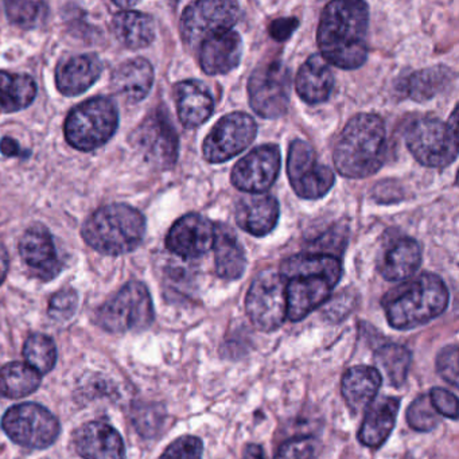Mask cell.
<instances>
[{"label": "cell", "instance_id": "obj_14", "mask_svg": "<svg viewBox=\"0 0 459 459\" xmlns=\"http://www.w3.org/2000/svg\"><path fill=\"white\" fill-rule=\"evenodd\" d=\"M255 120L244 112H233L221 117L204 142V157L208 162L221 163L232 160L247 149L256 136Z\"/></svg>", "mask_w": 459, "mask_h": 459}, {"label": "cell", "instance_id": "obj_46", "mask_svg": "<svg viewBox=\"0 0 459 459\" xmlns=\"http://www.w3.org/2000/svg\"><path fill=\"white\" fill-rule=\"evenodd\" d=\"M243 459H267V454L263 450L262 446L248 445L244 450Z\"/></svg>", "mask_w": 459, "mask_h": 459}, {"label": "cell", "instance_id": "obj_32", "mask_svg": "<svg viewBox=\"0 0 459 459\" xmlns=\"http://www.w3.org/2000/svg\"><path fill=\"white\" fill-rule=\"evenodd\" d=\"M36 95L37 85L31 77L0 72V111H21L33 103Z\"/></svg>", "mask_w": 459, "mask_h": 459}, {"label": "cell", "instance_id": "obj_36", "mask_svg": "<svg viewBox=\"0 0 459 459\" xmlns=\"http://www.w3.org/2000/svg\"><path fill=\"white\" fill-rule=\"evenodd\" d=\"M6 13L7 17L14 25L30 29L45 22L48 15V6L42 2L13 0V2H7Z\"/></svg>", "mask_w": 459, "mask_h": 459}, {"label": "cell", "instance_id": "obj_8", "mask_svg": "<svg viewBox=\"0 0 459 459\" xmlns=\"http://www.w3.org/2000/svg\"><path fill=\"white\" fill-rule=\"evenodd\" d=\"M154 321V305L149 290L141 281L126 284L98 311V324L109 333L144 330Z\"/></svg>", "mask_w": 459, "mask_h": 459}, {"label": "cell", "instance_id": "obj_12", "mask_svg": "<svg viewBox=\"0 0 459 459\" xmlns=\"http://www.w3.org/2000/svg\"><path fill=\"white\" fill-rule=\"evenodd\" d=\"M287 174L294 192L305 200L324 197L335 181L332 169L319 163L313 147L300 139L290 146Z\"/></svg>", "mask_w": 459, "mask_h": 459}, {"label": "cell", "instance_id": "obj_28", "mask_svg": "<svg viewBox=\"0 0 459 459\" xmlns=\"http://www.w3.org/2000/svg\"><path fill=\"white\" fill-rule=\"evenodd\" d=\"M154 82V69L144 58H134L115 72L112 87L131 103L143 100Z\"/></svg>", "mask_w": 459, "mask_h": 459}, {"label": "cell", "instance_id": "obj_4", "mask_svg": "<svg viewBox=\"0 0 459 459\" xmlns=\"http://www.w3.org/2000/svg\"><path fill=\"white\" fill-rule=\"evenodd\" d=\"M448 299L447 287L439 276L421 273L392 289L383 298V307L392 327L410 330L439 316Z\"/></svg>", "mask_w": 459, "mask_h": 459}, {"label": "cell", "instance_id": "obj_5", "mask_svg": "<svg viewBox=\"0 0 459 459\" xmlns=\"http://www.w3.org/2000/svg\"><path fill=\"white\" fill-rule=\"evenodd\" d=\"M146 233V220L136 209L123 204L103 206L82 227V238L104 255L128 254L138 248Z\"/></svg>", "mask_w": 459, "mask_h": 459}, {"label": "cell", "instance_id": "obj_21", "mask_svg": "<svg viewBox=\"0 0 459 459\" xmlns=\"http://www.w3.org/2000/svg\"><path fill=\"white\" fill-rule=\"evenodd\" d=\"M236 222L249 235L263 238L278 224L279 204L268 195H246L238 200L235 211Z\"/></svg>", "mask_w": 459, "mask_h": 459}, {"label": "cell", "instance_id": "obj_20", "mask_svg": "<svg viewBox=\"0 0 459 459\" xmlns=\"http://www.w3.org/2000/svg\"><path fill=\"white\" fill-rule=\"evenodd\" d=\"M243 56V39L235 30L217 34L200 47V64L211 76L227 74L238 68Z\"/></svg>", "mask_w": 459, "mask_h": 459}, {"label": "cell", "instance_id": "obj_16", "mask_svg": "<svg viewBox=\"0 0 459 459\" xmlns=\"http://www.w3.org/2000/svg\"><path fill=\"white\" fill-rule=\"evenodd\" d=\"M281 152L275 144H263L241 158L232 170L233 186L247 195H263L278 178Z\"/></svg>", "mask_w": 459, "mask_h": 459}, {"label": "cell", "instance_id": "obj_42", "mask_svg": "<svg viewBox=\"0 0 459 459\" xmlns=\"http://www.w3.org/2000/svg\"><path fill=\"white\" fill-rule=\"evenodd\" d=\"M437 370L443 380L451 385H458V348L456 345L446 346L437 357Z\"/></svg>", "mask_w": 459, "mask_h": 459}, {"label": "cell", "instance_id": "obj_33", "mask_svg": "<svg viewBox=\"0 0 459 459\" xmlns=\"http://www.w3.org/2000/svg\"><path fill=\"white\" fill-rule=\"evenodd\" d=\"M453 79V74L446 66H434L411 74L404 82V92L418 103L431 100L442 92Z\"/></svg>", "mask_w": 459, "mask_h": 459}, {"label": "cell", "instance_id": "obj_38", "mask_svg": "<svg viewBox=\"0 0 459 459\" xmlns=\"http://www.w3.org/2000/svg\"><path fill=\"white\" fill-rule=\"evenodd\" d=\"M166 413L160 405L146 404L139 405L134 411V423L139 434L146 437H154L162 429Z\"/></svg>", "mask_w": 459, "mask_h": 459}, {"label": "cell", "instance_id": "obj_23", "mask_svg": "<svg viewBox=\"0 0 459 459\" xmlns=\"http://www.w3.org/2000/svg\"><path fill=\"white\" fill-rule=\"evenodd\" d=\"M176 100L179 120L185 127H198L213 114V96L206 85L197 80L179 82L176 87Z\"/></svg>", "mask_w": 459, "mask_h": 459}, {"label": "cell", "instance_id": "obj_31", "mask_svg": "<svg viewBox=\"0 0 459 459\" xmlns=\"http://www.w3.org/2000/svg\"><path fill=\"white\" fill-rule=\"evenodd\" d=\"M39 384L41 373L25 362H10L0 369V394L9 399L29 396Z\"/></svg>", "mask_w": 459, "mask_h": 459}, {"label": "cell", "instance_id": "obj_44", "mask_svg": "<svg viewBox=\"0 0 459 459\" xmlns=\"http://www.w3.org/2000/svg\"><path fill=\"white\" fill-rule=\"evenodd\" d=\"M299 22L295 18H281V20L273 21L270 26V34L275 41H287L298 28Z\"/></svg>", "mask_w": 459, "mask_h": 459}, {"label": "cell", "instance_id": "obj_3", "mask_svg": "<svg viewBox=\"0 0 459 459\" xmlns=\"http://www.w3.org/2000/svg\"><path fill=\"white\" fill-rule=\"evenodd\" d=\"M385 152L383 119L375 114L356 115L349 120L335 144V169L346 178H367L380 170Z\"/></svg>", "mask_w": 459, "mask_h": 459}, {"label": "cell", "instance_id": "obj_39", "mask_svg": "<svg viewBox=\"0 0 459 459\" xmlns=\"http://www.w3.org/2000/svg\"><path fill=\"white\" fill-rule=\"evenodd\" d=\"M203 440L197 437H178L174 440L165 451L160 459H203Z\"/></svg>", "mask_w": 459, "mask_h": 459}, {"label": "cell", "instance_id": "obj_40", "mask_svg": "<svg viewBox=\"0 0 459 459\" xmlns=\"http://www.w3.org/2000/svg\"><path fill=\"white\" fill-rule=\"evenodd\" d=\"M316 442L310 437H292L279 447L275 459H313Z\"/></svg>", "mask_w": 459, "mask_h": 459}, {"label": "cell", "instance_id": "obj_26", "mask_svg": "<svg viewBox=\"0 0 459 459\" xmlns=\"http://www.w3.org/2000/svg\"><path fill=\"white\" fill-rule=\"evenodd\" d=\"M333 87H334V76L329 64L322 56H311L300 66L295 88L298 95L306 103H324L330 98Z\"/></svg>", "mask_w": 459, "mask_h": 459}, {"label": "cell", "instance_id": "obj_41", "mask_svg": "<svg viewBox=\"0 0 459 459\" xmlns=\"http://www.w3.org/2000/svg\"><path fill=\"white\" fill-rule=\"evenodd\" d=\"M77 302L79 298L74 290H63L50 300L49 316L58 321H65L76 313Z\"/></svg>", "mask_w": 459, "mask_h": 459}, {"label": "cell", "instance_id": "obj_11", "mask_svg": "<svg viewBox=\"0 0 459 459\" xmlns=\"http://www.w3.org/2000/svg\"><path fill=\"white\" fill-rule=\"evenodd\" d=\"M240 18L238 4L230 0H201L189 4L181 18V36L185 44L197 48L204 41L233 30Z\"/></svg>", "mask_w": 459, "mask_h": 459}, {"label": "cell", "instance_id": "obj_19", "mask_svg": "<svg viewBox=\"0 0 459 459\" xmlns=\"http://www.w3.org/2000/svg\"><path fill=\"white\" fill-rule=\"evenodd\" d=\"M74 446L84 459H127L119 432L104 421L84 424L74 434Z\"/></svg>", "mask_w": 459, "mask_h": 459}, {"label": "cell", "instance_id": "obj_1", "mask_svg": "<svg viewBox=\"0 0 459 459\" xmlns=\"http://www.w3.org/2000/svg\"><path fill=\"white\" fill-rule=\"evenodd\" d=\"M369 9L359 0H335L324 9L318 41L322 57L337 68L351 71L364 65L368 57Z\"/></svg>", "mask_w": 459, "mask_h": 459}, {"label": "cell", "instance_id": "obj_22", "mask_svg": "<svg viewBox=\"0 0 459 459\" xmlns=\"http://www.w3.org/2000/svg\"><path fill=\"white\" fill-rule=\"evenodd\" d=\"M400 400L381 396L373 400L359 432V439L367 447L378 448L391 435L399 413Z\"/></svg>", "mask_w": 459, "mask_h": 459}, {"label": "cell", "instance_id": "obj_15", "mask_svg": "<svg viewBox=\"0 0 459 459\" xmlns=\"http://www.w3.org/2000/svg\"><path fill=\"white\" fill-rule=\"evenodd\" d=\"M136 149L152 165L170 169L178 158V135L170 117L163 111H155L144 119L133 136Z\"/></svg>", "mask_w": 459, "mask_h": 459}, {"label": "cell", "instance_id": "obj_43", "mask_svg": "<svg viewBox=\"0 0 459 459\" xmlns=\"http://www.w3.org/2000/svg\"><path fill=\"white\" fill-rule=\"evenodd\" d=\"M432 407L439 415L456 419L458 416V399L455 394L445 388H432L429 394Z\"/></svg>", "mask_w": 459, "mask_h": 459}, {"label": "cell", "instance_id": "obj_25", "mask_svg": "<svg viewBox=\"0 0 459 459\" xmlns=\"http://www.w3.org/2000/svg\"><path fill=\"white\" fill-rule=\"evenodd\" d=\"M421 264V248L418 241L411 238H397L384 249L378 259V273L389 281H405L411 278Z\"/></svg>", "mask_w": 459, "mask_h": 459}, {"label": "cell", "instance_id": "obj_13", "mask_svg": "<svg viewBox=\"0 0 459 459\" xmlns=\"http://www.w3.org/2000/svg\"><path fill=\"white\" fill-rule=\"evenodd\" d=\"M252 109L264 119L283 117L290 103V74L281 63L265 64L252 74L248 82Z\"/></svg>", "mask_w": 459, "mask_h": 459}, {"label": "cell", "instance_id": "obj_9", "mask_svg": "<svg viewBox=\"0 0 459 459\" xmlns=\"http://www.w3.org/2000/svg\"><path fill=\"white\" fill-rule=\"evenodd\" d=\"M252 324L263 332L279 329L287 318L286 281L279 271H262L252 281L246 298Z\"/></svg>", "mask_w": 459, "mask_h": 459}, {"label": "cell", "instance_id": "obj_45", "mask_svg": "<svg viewBox=\"0 0 459 459\" xmlns=\"http://www.w3.org/2000/svg\"><path fill=\"white\" fill-rule=\"evenodd\" d=\"M0 152L7 157H23L25 155L18 142L10 138H4V141L0 142Z\"/></svg>", "mask_w": 459, "mask_h": 459}, {"label": "cell", "instance_id": "obj_18", "mask_svg": "<svg viewBox=\"0 0 459 459\" xmlns=\"http://www.w3.org/2000/svg\"><path fill=\"white\" fill-rule=\"evenodd\" d=\"M20 254L29 270L41 281H52L63 270L55 241L45 227L36 225L26 230L21 238Z\"/></svg>", "mask_w": 459, "mask_h": 459}, {"label": "cell", "instance_id": "obj_29", "mask_svg": "<svg viewBox=\"0 0 459 459\" xmlns=\"http://www.w3.org/2000/svg\"><path fill=\"white\" fill-rule=\"evenodd\" d=\"M214 259L220 278L227 281L240 279L247 267L246 252L235 232L227 225L214 227Z\"/></svg>", "mask_w": 459, "mask_h": 459}, {"label": "cell", "instance_id": "obj_2", "mask_svg": "<svg viewBox=\"0 0 459 459\" xmlns=\"http://www.w3.org/2000/svg\"><path fill=\"white\" fill-rule=\"evenodd\" d=\"M279 273L286 281L287 318L297 322L329 299L342 267L333 255L306 252L284 260Z\"/></svg>", "mask_w": 459, "mask_h": 459}, {"label": "cell", "instance_id": "obj_24", "mask_svg": "<svg viewBox=\"0 0 459 459\" xmlns=\"http://www.w3.org/2000/svg\"><path fill=\"white\" fill-rule=\"evenodd\" d=\"M101 72L103 64L98 56H76L58 66L56 72V84L63 95H82L98 82Z\"/></svg>", "mask_w": 459, "mask_h": 459}, {"label": "cell", "instance_id": "obj_10", "mask_svg": "<svg viewBox=\"0 0 459 459\" xmlns=\"http://www.w3.org/2000/svg\"><path fill=\"white\" fill-rule=\"evenodd\" d=\"M2 427L7 437L28 448H47L60 434V421L36 403L14 405L4 413Z\"/></svg>", "mask_w": 459, "mask_h": 459}, {"label": "cell", "instance_id": "obj_35", "mask_svg": "<svg viewBox=\"0 0 459 459\" xmlns=\"http://www.w3.org/2000/svg\"><path fill=\"white\" fill-rule=\"evenodd\" d=\"M23 354L28 364L41 375L52 372L57 361V348L49 335H30L23 346Z\"/></svg>", "mask_w": 459, "mask_h": 459}, {"label": "cell", "instance_id": "obj_27", "mask_svg": "<svg viewBox=\"0 0 459 459\" xmlns=\"http://www.w3.org/2000/svg\"><path fill=\"white\" fill-rule=\"evenodd\" d=\"M381 383L383 378L376 368L357 365L343 375L341 394L353 412H361L375 400Z\"/></svg>", "mask_w": 459, "mask_h": 459}, {"label": "cell", "instance_id": "obj_7", "mask_svg": "<svg viewBox=\"0 0 459 459\" xmlns=\"http://www.w3.org/2000/svg\"><path fill=\"white\" fill-rule=\"evenodd\" d=\"M119 112L107 98H95L72 109L65 122V138L80 152H93L117 133Z\"/></svg>", "mask_w": 459, "mask_h": 459}, {"label": "cell", "instance_id": "obj_34", "mask_svg": "<svg viewBox=\"0 0 459 459\" xmlns=\"http://www.w3.org/2000/svg\"><path fill=\"white\" fill-rule=\"evenodd\" d=\"M375 364L381 378H384L389 385L399 388L404 384L410 370V351L397 343H388L376 351Z\"/></svg>", "mask_w": 459, "mask_h": 459}, {"label": "cell", "instance_id": "obj_30", "mask_svg": "<svg viewBox=\"0 0 459 459\" xmlns=\"http://www.w3.org/2000/svg\"><path fill=\"white\" fill-rule=\"evenodd\" d=\"M117 39L128 49H143L155 39L154 21L150 15L139 12H122L115 15L112 22Z\"/></svg>", "mask_w": 459, "mask_h": 459}, {"label": "cell", "instance_id": "obj_6", "mask_svg": "<svg viewBox=\"0 0 459 459\" xmlns=\"http://www.w3.org/2000/svg\"><path fill=\"white\" fill-rule=\"evenodd\" d=\"M456 109L450 122L423 117L411 123L405 131V144L420 165L442 169L451 165L458 155Z\"/></svg>", "mask_w": 459, "mask_h": 459}, {"label": "cell", "instance_id": "obj_37", "mask_svg": "<svg viewBox=\"0 0 459 459\" xmlns=\"http://www.w3.org/2000/svg\"><path fill=\"white\" fill-rule=\"evenodd\" d=\"M408 424L416 431L427 432L439 424V413L432 407L429 394H421L413 400L407 411Z\"/></svg>", "mask_w": 459, "mask_h": 459}, {"label": "cell", "instance_id": "obj_47", "mask_svg": "<svg viewBox=\"0 0 459 459\" xmlns=\"http://www.w3.org/2000/svg\"><path fill=\"white\" fill-rule=\"evenodd\" d=\"M10 257L7 254L6 248L0 246V284L4 283L6 279L7 273H9Z\"/></svg>", "mask_w": 459, "mask_h": 459}, {"label": "cell", "instance_id": "obj_17", "mask_svg": "<svg viewBox=\"0 0 459 459\" xmlns=\"http://www.w3.org/2000/svg\"><path fill=\"white\" fill-rule=\"evenodd\" d=\"M214 225L201 214H186L171 227L166 247L182 259H197L211 251Z\"/></svg>", "mask_w": 459, "mask_h": 459}]
</instances>
